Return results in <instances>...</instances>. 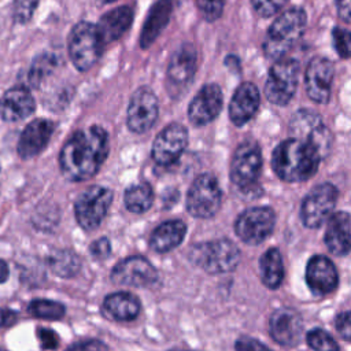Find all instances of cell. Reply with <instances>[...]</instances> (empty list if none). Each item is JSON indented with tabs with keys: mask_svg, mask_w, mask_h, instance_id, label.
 <instances>
[{
	"mask_svg": "<svg viewBox=\"0 0 351 351\" xmlns=\"http://www.w3.org/2000/svg\"><path fill=\"white\" fill-rule=\"evenodd\" d=\"M108 154L107 132L97 125L75 130L59 154V167L64 178L73 182L96 176Z\"/></svg>",
	"mask_w": 351,
	"mask_h": 351,
	"instance_id": "obj_1",
	"label": "cell"
},
{
	"mask_svg": "<svg viewBox=\"0 0 351 351\" xmlns=\"http://www.w3.org/2000/svg\"><path fill=\"white\" fill-rule=\"evenodd\" d=\"M321 158L319 151L313 144L289 138L274 148L271 166L281 180L299 182L315 174Z\"/></svg>",
	"mask_w": 351,
	"mask_h": 351,
	"instance_id": "obj_2",
	"label": "cell"
},
{
	"mask_svg": "<svg viewBox=\"0 0 351 351\" xmlns=\"http://www.w3.org/2000/svg\"><path fill=\"white\" fill-rule=\"evenodd\" d=\"M306 14L300 8L282 12L270 26L263 41V52L267 58L278 60L300 38L306 27Z\"/></svg>",
	"mask_w": 351,
	"mask_h": 351,
	"instance_id": "obj_3",
	"label": "cell"
},
{
	"mask_svg": "<svg viewBox=\"0 0 351 351\" xmlns=\"http://www.w3.org/2000/svg\"><path fill=\"white\" fill-rule=\"evenodd\" d=\"M191 261L210 274L228 273L237 267L240 250L228 239L206 241L192 247Z\"/></svg>",
	"mask_w": 351,
	"mask_h": 351,
	"instance_id": "obj_4",
	"label": "cell"
},
{
	"mask_svg": "<svg viewBox=\"0 0 351 351\" xmlns=\"http://www.w3.org/2000/svg\"><path fill=\"white\" fill-rule=\"evenodd\" d=\"M104 43L96 25L78 22L69 36V55L78 71H88L99 60Z\"/></svg>",
	"mask_w": 351,
	"mask_h": 351,
	"instance_id": "obj_5",
	"label": "cell"
},
{
	"mask_svg": "<svg viewBox=\"0 0 351 351\" xmlns=\"http://www.w3.org/2000/svg\"><path fill=\"white\" fill-rule=\"evenodd\" d=\"M112 202L111 189L100 185L86 188L74 203V213L78 225L85 230H93L103 222Z\"/></svg>",
	"mask_w": 351,
	"mask_h": 351,
	"instance_id": "obj_6",
	"label": "cell"
},
{
	"mask_svg": "<svg viewBox=\"0 0 351 351\" xmlns=\"http://www.w3.org/2000/svg\"><path fill=\"white\" fill-rule=\"evenodd\" d=\"M262 167L261 148L254 140L243 141L230 162V180L243 192L255 188Z\"/></svg>",
	"mask_w": 351,
	"mask_h": 351,
	"instance_id": "obj_7",
	"label": "cell"
},
{
	"mask_svg": "<svg viewBox=\"0 0 351 351\" xmlns=\"http://www.w3.org/2000/svg\"><path fill=\"white\" fill-rule=\"evenodd\" d=\"M222 193L217 178L211 174H200L189 186L186 210L196 218H211L219 210Z\"/></svg>",
	"mask_w": 351,
	"mask_h": 351,
	"instance_id": "obj_8",
	"label": "cell"
},
{
	"mask_svg": "<svg viewBox=\"0 0 351 351\" xmlns=\"http://www.w3.org/2000/svg\"><path fill=\"white\" fill-rule=\"evenodd\" d=\"M299 64L295 59H278L269 71L265 85L266 99L277 106H285L293 96L298 85Z\"/></svg>",
	"mask_w": 351,
	"mask_h": 351,
	"instance_id": "obj_9",
	"label": "cell"
},
{
	"mask_svg": "<svg viewBox=\"0 0 351 351\" xmlns=\"http://www.w3.org/2000/svg\"><path fill=\"white\" fill-rule=\"evenodd\" d=\"M291 138L313 144L325 156L332 144V134L321 117L311 110H299L289 122Z\"/></svg>",
	"mask_w": 351,
	"mask_h": 351,
	"instance_id": "obj_10",
	"label": "cell"
},
{
	"mask_svg": "<svg viewBox=\"0 0 351 351\" xmlns=\"http://www.w3.org/2000/svg\"><path fill=\"white\" fill-rule=\"evenodd\" d=\"M274 225L276 215L271 208L251 207L237 217L234 222V232L245 244L258 245L271 234Z\"/></svg>",
	"mask_w": 351,
	"mask_h": 351,
	"instance_id": "obj_11",
	"label": "cell"
},
{
	"mask_svg": "<svg viewBox=\"0 0 351 351\" xmlns=\"http://www.w3.org/2000/svg\"><path fill=\"white\" fill-rule=\"evenodd\" d=\"M337 189L329 182L314 186L304 197L300 207V218L304 226L319 228L329 217L337 202Z\"/></svg>",
	"mask_w": 351,
	"mask_h": 351,
	"instance_id": "obj_12",
	"label": "cell"
},
{
	"mask_svg": "<svg viewBox=\"0 0 351 351\" xmlns=\"http://www.w3.org/2000/svg\"><path fill=\"white\" fill-rule=\"evenodd\" d=\"M159 103L149 86L138 88L130 97L126 111V125L133 133H145L158 118Z\"/></svg>",
	"mask_w": 351,
	"mask_h": 351,
	"instance_id": "obj_13",
	"label": "cell"
},
{
	"mask_svg": "<svg viewBox=\"0 0 351 351\" xmlns=\"http://www.w3.org/2000/svg\"><path fill=\"white\" fill-rule=\"evenodd\" d=\"M110 278L114 284L118 285L147 288L155 285L159 280V276L148 259L133 255L121 261L111 270Z\"/></svg>",
	"mask_w": 351,
	"mask_h": 351,
	"instance_id": "obj_14",
	"label": "cell"
},
{
	"mask_svg": "<svg viewBox=\"0 0 351 351\" xmlns=\"http://www.w3.org/2000/svg\"><path fill=\"white\" fill-rule=\"evenodd\" d=\"M188 145V130L181 123H169L159 132L152 144V159L159 166H170L178 160Z\"/></svg>",
	"mask_w": 351,
	"mask_h": 351,
	"instance_id": "obj_15",
	"label": "cell"
},
{
	"mask_svg": "<svg viewBox=\"0 0 351 351\" xmlns=\"http://www.w3.org/2000/svg\"><path fill=\"white\" fill-rule=\"evenodd\" d=\"M196 49L192 44H182L171 55L167 66V86L171 95L180 93L192 81L196 71Z\"/></svg>",
	"mask_w": 351,
	"mask_h": 351,
	"instance_id": "obj_16",
	"label": "cell"
},
{
	"mask_svg": "<svg viewBox=\"0 0 351 351\" xmlns=\"http://www.w3.org/2000/svg\"><path fill=\"white\" fill-rule=\"evenodd\" d=\"M269 332L280 346L295 347L303 333L302 315L291 307H280L269 319Z\"/></svg>",
	"mask_w": 351,
	"mask_h": 351,
	"instance_id": "obj_17",
	"label": "cell"
},
{
	"mask_svg": "<svg viewBox=\"0 0 351 351\" xmlns=\"http://www.w3.org/2000/svg\"><path fill=\"white\" fill-rule=\"evenodd\" d=\"M333 64L326 58H313L306 69V92L315 103H326L330 97Z\"/></svg>",
	"mask_w": 351,
	"mask_h": 351,
	"instance_id": "obj_18",
	"label": "cell"
},
{
	"mask_svg": "<svg viewBox=\"0 0 351 351\" xmlns=\"http://www.w3.org/2000/svg\"><path fill=\"white\" fill-rule=\"evenodd\" d=\"M222 108V92L215 84L204 85L192 99L188 107L189 121L196 126H203L217 118Z\"/></svg>",
	"mask_w": 351,
	"mask_h": 351,
	"instance_id": "obj_19",
	"label": "cell"
},
{
	"mask_svg": "<svg viewBox=\"0 0 351 351\" xmlns=\"http://www.w3.org/2000/svg\"><path fill=\"white\" fill-rule=\"evenodd\" d=\"M306 282L310 291L318 296L332 293L339 284L333 262L324 255L311 256L306 266Z\"/></svg>",
	"mask_w": 351,
	"mask_h": 351,
	"instance_id": "obj_20",
	"label": "cell"
},
{
	"mask_svg": "<svg viewBox=\"0 0 351 351\" xmlns=\"http://www.w3.org/2000/svg\"><path fill=\"white\" fill-rule=\"evenodd\" d=\"M55 123L49 119L38 118L32 121L22 132L18 141V154L23 159H30L38 155L49 143L53 132Z\"/></svg>",
	"mask_w": 351,
	"mask_h": 351,
	"instance_id": "obj_21",
	"label": "cell"
},
{
	"mask_svg": "<svg viewBox=\"0 0 351 351\" xmlns=\"http://www.w3.org/2000/svg\"><path fill=\"white\" fill-rule=\"evenodd\" d=\"M36 108V101L26 86L8 89L0 97V119L18 122L27 118Z\"/></svg>",
	"mask_w": 351,
	"mask_h": 351,
	"instance_id": "obj_22",
	"label": "cell"
},
{
	"mask_svg": "<svg viewBox=\"0 0 351 351\" xmlns=\"http://www.w3.org/2000/svg\"><path fill=\"white\" fill-rule=\"evenodd\" d=\"M261 101L259 90L252 82L241 84L229 104V118L236 126L247 123L258 111Z\"/></svg>",
	"mask_w": 351,
	"mask_h": 351,
	"instance_id": "obj_23",
	"label": "cell"
},
{
	"mask_svg": "<svg viewBox=\"0 0 351 351\" xmlns=\"http://www.w3.org/2000/svg\"><path fill=\"white\" fill-rule=\"evenodd\" d=\"M325 244L328 250L337 256L347 255L351 251V219L344 211L329 217L325 230Z\"/></svg>",
	"mask_w": 351,
	"mask_h": 351,
	"instance_id": "obj_24",
	"label": "cell"
},
{
	"mask_svg": "<svg viewBox=\"0 0 351 351\" xmlns=\"http://www.w3.org/2000/svg\"><path fill=\"white\" fill-rule=\"evenodd\" d=\"M133 15L134 12L130 5H121L106 12L96 25L103 43L108 44L118 40L129 29Z\"/></svg>",
	"mask_w": 351,
	"mask_h": 351,
	"instance_id": "obj_25",
	"label": "cell"
},
{
	"mask_svg": "<svg viewBox=\"0 0 351 351\" xmlns=\"http://www.w3.org/2000/svg\"><path fill=\"white\" fill-rule=\"evenodd\" d=\"M171 14V3L170 0H158L148 11L145 22L140 34V47L148 48L154 44L162 30L170 21Z\"/></svg>",
	"mask_w": 351,
	"mask_h": 351,
	"instance_id": "obj_26",
	"label": "cell"
},
{
	"mask_svg": "<svg viewBox=\"0 0 351 351\" xmlns=\"http://www.w3.org/2000/svg\"><path fill=\"white\" fill-rule=\"evenodd\" d=\"M186 233V225L180 219H171L160 223L149 237V247L155 252H169L178 247Z\"/></svg>",
	"mask_w": 351,
	"mask_h": 351,
	"instance_id": "obj_27",
	"label": "cell"
},
{
	"mask_svg": "<svg viewBox=\"0 0 351 351\" xmlns=\"http://www.w3.org/2000/svg\"><path fill=\"white\" fill-rule=\"evenodd\" d=\"M103 313L117 321H132L140 313V300L129 292H115L106 296Z\"/></svg>",
	"mask_w": 351,
	"mask_h": 351,
	"instance_id": "obj_28",
	"label": "cell"
},
{
	"mask_svg": "<svg viewBox=\"0 0 351 351\" xmlns=\"http://www.w3.org/2000/svg\"><path fill=\"white\" fill-rule=\"evenodd\" d=\"M259 271L263 285L270 289L280 287L284 278V265L277 248H269L259 259Z\"/></svg>",
	"mask_w": 351,
	"mask_h": 351,
	"instance_id": "obj_29",
	"label": "cell"
},
{
	"mask_svg": "<svg viewBox=\"0 0 351 351\" xmlns=\"http://www.w3.org/2000/svg\"><path fill=\"white\" fill-rule=\"evenodd\" d=\"M47 265L53 274L69 278L80 271L81 259L70 250H56L48 254Z\"/></svg>",
	"mask_w": 351,
	"mask_h": 351,
	"instance_id": "obj_30",
	"label": "cell"
},
{
	"mask_svg": "<svg viewBox=\"0 0 351 351\" xmlns=\"http://www.w3.org/2000/svg\"><path fill=\"white\" fill-rule=\"evenodd\" d=\"M125 207L134 214H143L148 211L154 203V191L149 184L138 182L130 185L125 191L123 196Z\"/></svg>",
	"mask_w": 351,
	"mask_h": 351,
	"instance_id": "obj_31",
	"label": "cell"
},
{
	"mask_svg": "<svg viewBox=\"0 0 351 351\" xmlns=\"http://www.w3.org/2000/svg\"><path fill=\"white\" fill-rule=\"evenodd\" d=\"M56 64L58 58L52 53H43L37 56L26 73V84L30 86H37L51 71L55 70Z\"/></svg>",
	"mask_w": 351,
	"mask_h": 351,
	"instance_id": "obj_32",
	"label": "cell"
},
{
	"mask_svg": "<svg viewBox=\"0 0 351 351\" xmlns=\"http://www.w3.org/2000/svg\"><path fill=\"white\" fill-rule=\"evenodd\" d=\"M27 311L37 318H43V319H60L64 313L66 308L62 303L59 302H53V300H47V299H36L32 300L27 306Z\"/></svg>",
	"mask_w": 351,
	"mask_h": 351,
	"instance_id": "obj_33",
	"label": "cell"
},
{
	"mask_svg": "<svg viewBox=\"0 0 351 351\" xmlns=\"http://www.w3.org/2000/svg\"><path fill=\"white\" fill-rule=\"evenodd\" d=\"M306 341L314 351H340L336 340L328 332L319 328L307 332Z\"/></svg>",
	"mask_w": 351,
	"mask_h": 351,
	"instance_id": "obj_34",
	"label": "cell"
},
{
	"mask_svg": "<svg viewBox=\"0 0 351 351\" xmlns=\"http://www.w3.org/2000/svg\"><path fill=\"white\" fill-rule=\"evenodd\" d=\"M332 37L337 55L343 59L351 58V32L347 29L335 27Z\"/></svg>",
	"mask_w": 351,
	"mask_h": 351,
	"instance_id": "obj_35",
	"label": "cell"
},
{
	"mask_svg": "<svg viewBox=\"0 0 351 351\" xmlns=\"http://www.w3.org/2000/svg\"><path fill=\"white\" fill-rule=\"evenodd\" d=\"M38 5V0H14L12 18L16 23H26L30 21L33 12Z\"/></svg>",
	"mask_w": 351,
	"mask_h": 351,
	"instance_id": "obj_36",
	"label": "cell"
},
{
	"mask_svg": "<svg viewBox=\"0 0 351 351\" xmlns=\"http://www.w3.org/2000/svg\"><path fill=\"white\" fill-rule=\"evenodd\" d=\"M197 10L207 21H215L223 11V0H195Z\"/></svg>",
	"mask_w": 351,
	"mask_h": 351,
	"instance_id": "obj_37",
	"label": "cell"
},
{
	"mask_svg": "<svg viewBox=\"0 0 351 351\" xmlns=\"http://www.w3.org/2000/svg\"><path fill=\"white\" fill-rule=\"evenodd\" d=\"M255 12L261 16H271L277 14L287 0H251Z\"/></svg>",
	"mask_w": 351,
	"mask_h": 351,
	"instance_id": "obj_38",
	"label": "cell"
},
{
	"mask_svg": "<svg viewBox=\"0 0 351 351\" xmlns=\"http://www.w3.org/2000/svg\"><path fill=\"white\" fill-rule=\"evenodd\" d=\"M236 351H271L267 346L250 336H241L234 343Z\"/></svg>",
	"mask_w": 351,
	"mask_h": 351,
	"instance_id": "obj_39",
	"label": "cell"
},
{
	"mask_svg": "<svg viewBox=\"0 0 351 351\" xmlns=\"http://www.w3.org/2000/svg\"><path fill=\"white\" fill-rule=\"evenodd\" d=\"M37 336L41 341V347L44 350H56L59 346V337L58 335L48 328H38Z\"/></svg>",
	"mask_w": 351,
	"mask_h": 351,
	"instance_id": "obj_40",
	"label": "cell"
},
{
	"mask_svg": "<svg viewBox=\"0 0 351 351\" xmlns=\"http://www.w3.org/2000/svg\"><path fill=\"white\" fill-rule=\"evenodd\" d=\"M66 351H108V347L100 340L90 339V340L74 343L70 347H67Z\"/></svg>",
	"mask_w": 351,
	"mask_h": 351,
	"instance_id": "obj_41",
	"label": "cell"
},
{
	"mask_svg": "<svg viewBox=\"0 0 351 351\" xmlns=\"http://www.w3.org/2000/svg\"><path fill=\"white\" fill-rule=\"evenodd\" d=\"M335 326L340 336L346 340H351V311H344L336 317Z\"/></svg>",
	"mask_w": 351,
	"mask_h": 351,
	"instance_id": "obj_42",
	"label": "cell"
},
{
	"mask_svg": "<svg viewBox=\"0 0 351 351\" xmlns=\"http://www.w3.org/2000/svg\"><path fill=\"white\" fill-rule=\"evenodd\" d=\"M89 251L90 254L95 256V258H99V259H103V258H107L110 255V251H111V244L108 241L107 237H101V239H97L96 241H93L89 247Z\"/></svg>",
	"mask_w": 351,
	"mask_h": 351,
	"instance_id": "obj_43",
	"label": "cell"
},
{
	"mask_svg": "<svg viewBox=\"0 0 351 351\" xmlns=\"http://www.w3.org/2000/svg\"><path fill=\"white\" fill-rule=\"evenodd\" d=\"M336 5L340 18L351 23V0H336Z\"/></svg>",
	"mask_w": 351,
	"mask_h": 351,
	"instance_id": "obj_44",
	"label": "cell"
},
{
	"mask_svg": "<svg viewBox=\"0 0 351 351\" xmlns=\"http://www.w3.org/2000/svg\"><path fill=\"white\" fill-rule=\"evenodd\" d=\"M15 319H16L15 313H12L11 310L0 308V328H1V326H8V325H11Z\"/></svg>",
	"mask_w": 351,
	"mask_h": 351,
	"instance_id": "obj_45",
	"label": "cell"
},
{
	"mask_svg": "<svg viewBox=\"0 0 351 351\" xmlns=\"http://www.w3.org/2000/svg\"><path fill=\"white\" fill-rule=\"evenodd\" d=\"M8 274H10V270H8L7 262L0 259V284L5 282V280L8 278Z\"/></svg>",
	"mask_w": 351,
	"mask_h": 351,
	"instance_id": "obj_46",
	"label": "cell"
},
{
	"mask_svg": "<svg viewBox=\"0 0 351 351\" xmlns=\"http://www.w3.org/2000/svg\"><path fill=\"white\" fill-rule=\"evenodd\" d=\"M100 3H112V1H115V0H99Z\"/></svg>",
	"mask_w": 351,
	"mask_h": 351,
	"instance_id": "obj_47",
	"label": "cell"
},
{
	"mask_svg": "<svg viewBox=\"0 0 351 351\" xmlns=\"http://www.w3.org/2000/svg\"><path fill=\"white\" fill-rule=\"evenodd\" d=\"M0 351H3V350H1V348H0Z\"/></svg>",
	"mask_w": 351,
	"mask_h": 351,
	"instance_id": "obj_48",
	"label": "cell"
}]
</instances>
